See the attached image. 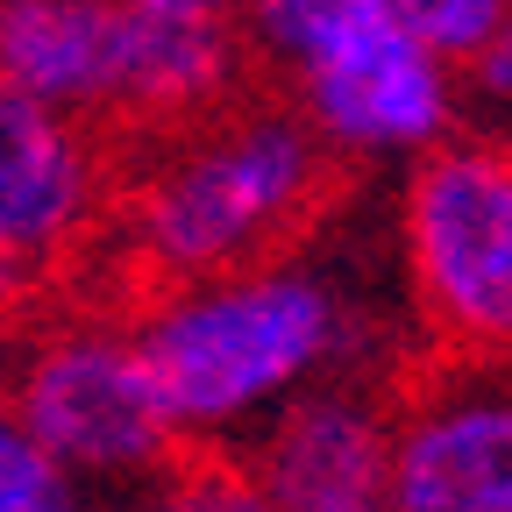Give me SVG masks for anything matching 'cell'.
Instances as JSON below:
<instances>
[{
  "mask_svg": "<svg viewBox=\"0 0 512 512\" xmlns=\"http://www.w3.org/2000/svg\"><path fill=\"white\" fill-rule=\"evenodd\" d=\"M335 150L292 100L242 93L214 121L121 150V200L107 264L128 278V306L292 256L328 207Z\"/></svg>",
  "mask_w": 512,
  "mask_h": 512,
  "instance_id": "1",
  "label": "cell"
},
{
  "mask_svg": "<svg viewBox=\"0 0 512 512\" xmlns=\"http://www.w3.org/2000/svg\"><path fill=\"white\" fill-rule=\"evenodd\" d=\"M136 335L192 448H249L313 384L377 377L356 292L299 249L136 299Z\"/></svg>",
  "mask_w": 512,
  "mask_h": 512,
  "instance_id": "2",
  "label": "cell"
},
{
  "mask_svg": "<svg viewBox=\"0 0 512 512\" xmlns=\"http://www.w3.org/2000/svg\"><path fill=\"white\" fill-rule=\"evenodd\" d=\"M8 392V420L100 491H157L192 448L136 335V306L79 299L36 313Z\"/></svg>",
  "mask_w": 512,
  "mask_h": 512,
  "instance_id": "3",
  "label": "cell"
},
{
  "mask_svg": "<svg viewBox=\"0 0 512 512\" xmlns=\"http://www.w3.org/2000/svg\"><path fill=\"white\" fill-rule=\"evenodd\" d=\"M399 271L434 356L512 363V143L456 136L399 185Z\"/></svg>",
  "mask_w": 512,
  "mask_h": 512,
  "instance_id": "4",
  "label": "cell"
},
{
  "mask_svg": "<svg viewBox=\"0 0 512 512\" xmlns=\"http://www.w3.org/2000/svg\"><path fill=\"white\" fill-rule=\"evenodd\" d=\"M292 107L313 121V136L342 164H420L470 136L463 72L441 50H427L399 8H377L342 43H328L306 72L285 79Z\"/></svg>",
  "mask_w": 512,
  "mask_h": 512,
  "instance_id": "5",
  "label": "cell"
},
{
  "mask_svg": "<svg viewBox=\"0 0 512 512\" xmlns=\"http://www.w3.org/2000/svg\"><path fill=\"white\" fill-rule=\"evenodd\" d=\"M121 143L36 100H0V256L15 292L57 285L114 235Z\"/></svg>",
  "mask_w": 512,
  "mask_h": 512,
  "instance_id": "6",
  "label": "cell"
},
{
  "mask_svg": "<svg viewBox=\"0 0 512 512\" xmlns=\"http://www.w3.org/2000/svg\"><path fill=\"white\" fill-rule=\"evenodd\" d=\"M392 512H512V363L420 356L399 377Z\"/></svg>",
  "mask_w": 512,
  "mask_h": 512,
  "instance_id": "7",
  "label": "cell"
},
{
  "mask_svg": "<svg viewBox=\"0 0 512 512\" xmlns=\"http://www.w3.org/2000/svg\"><path fill=\"white\" fill-rule=\"evenodd\" d=\"M392 427H399V377H328L249 441V463L264 470L285 512L384 505Z\"/></svg>",
  "mask_w": 512,
  "mask_h": 512,
  "instance_id": "8",
  "label": "cell"
},
{
  "mask_svg": "<svg viewBox=\"0 0 512 512\" xmlns=\"http://www.w3.org/2000/svg\"><path fill=\"white\" fill-rule=\"evenodd\" d=\"M143 15L121 0H8L0 8V79L64 121H86L121 143L136 93Z\"/></svg>",
  "mask_w": 512,
  "mask_h": 512,
  "instance_id": "9",
  "label": "cell"
},
{
  "mask_svg": "<svg viewBox=\"0 0 512 512\" xmlns=\"http://www.w3.org/2000/svg\"><path fill=\"white\" fill-rule=\"evenodd\" d=\"M377 8H392V0H242L235 29H242L249 57L264 64V72H285L292 79L328 43H342L356 22H370Z\"/></svg>",
  "mask_w": 512,
  "mask_h": 512,
  "instance_id": "10",
  "label": "cell"
},
{
  "mask_svg": "<svg viewBox=\"0 0 512 512\" xmlns=\"http://www.w3.org/2000/svg\"><path fill=\"white\" fill-rule=\"evenodd\" d=\"M150 512H285L249 448H185L178 470L150 491Z\"/></svg>",
  "mask_w": 512,
  "mask_h": 512,
  "instance_id": "11",
  "label": "cell"
},
{
  "mask_svg": "<svg viewBox=\"0 0 512 512\" xmlns=\"http://www.w3.org/2000/svg\"><path fill=\"white\" fill-rule=\"evenodd\" d=\"M399 8V22L427 43V50H441L448 64H463L505 29V15H512V0H392Z\"/></svg>",
  "mask_w": 512,
  "mask_h": 512,
  "instance_id": "12",
  "label": "cell"
},
{
  "mask_svg": "<svg viewBox=\"0 0 512 512\" xmlns=\"http://www.w3.org/2000/svg\"><path fill=\"white\" fill-rule=\"evenodd\" d=\"M72 505H79V477L8 420V434H0V512H72Z\"/></svg>",
  "mask_w": 512,
  "mask_h": 512,
  "instance_id": "13",
  "label": "cell"
},
{
  "mask_svg": "<svg viewBox=\"0 0 512 512\" xmlns=\"http://www.w3.org/2000/svg\"><path fill=\"white\" fill-rule=\"evenodd\" d=\"M463 100H470V128H477V136H505L512 143V15L463 64Z\"/></svg>",
  "mask_w": 512,
  "mask_h": 512,
  "instance_id": "14",
  "label": "cell"
},
{
  "mask_svg": "<svg viewBox=\"0 0 512 512\" xmlns=\"http://www.w3.org/2000/svg\"><path fill=\"white\" fill-rule=\"evenodd\" d=\"M121 8H143V15H178V22H235L242 0H121Z\"/></svg>",
  "mask_w": 512,
  "mask_h": 512,
  "instance_id": "15",
  "label": "cell"
},
{
  "mask_svg": "<svg viewBox=\"0 0 512 512\" xmlns=\"http://www.w3.org/2000/svg\"><path fill=\"white\" fill-rule=\"evenodd\" d=\"M356 512H392V505H356Z\"/></svg>",
  "mask_w": 512,
  "mask_h": 512,
  "instance_id": "16",
  "label": "cell"
},
{
  "mask_svg": "<svg viewBox=\"0 0 512 512\" xmlns=\"http://www.w3.org/2000/svg\"><path fill=\"white\" fill-rule=\"evenodd\" d=\"M72 512H93V505H72Z\"/></svg>",
  "mask_w": 512,
  "mask_h": 512,
  "instance_id": "17",
  "label": "cell"
}]
</instances>
